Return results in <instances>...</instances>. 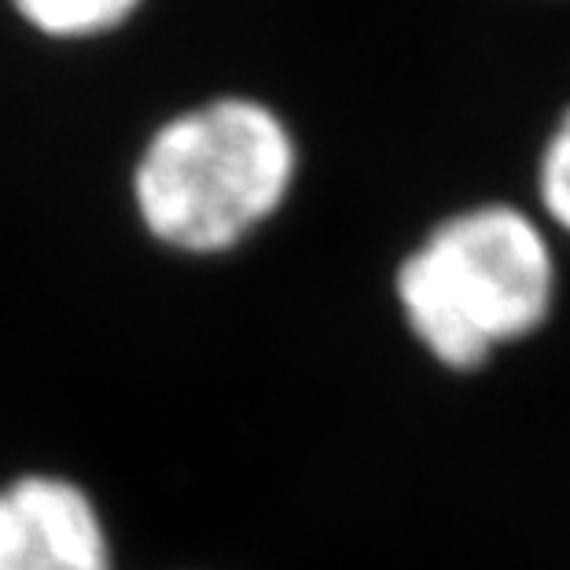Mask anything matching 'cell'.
Listing matches in <instances>:
<instances>
[{"mask_svg":"<svg viewBox=\"0 0 570 570\" xmlns=\"http://www.w3.org/2000/svg\"><path fill=\"white\" fill-rule=\"evenodd\" d=\"M306 151L291 115L250 89L177 104L129 159L132 222L177 258H228L254 244L295 199Z\"/></svg>","mask_w":570,"mask_h":570,"instance_id":"6da1fadb","label":"cell"},{"mask_svg":"<svg viewBox=\"0 0 570 570\" xmlns=\"http://www.w3.org/2000/svg\"><path fill=\"white\" fill-rule=\"evenodd\" d=\"M391 298L412 346L434 368L479 375L556 324L563 244L530 203H460L397 254Z\"/></svg>","mask_w":570,"mask_h":570,"instance_id":"7a4b0ae2","label":"cell"},{"mask_svg":"<svg viewBox=\"0 0 570 570\" xmlns=\"http://www.w3.org/2000/svg\"><path fill=\"white\" fill-rule=\"evenodd\" d=\"M0 570H118V541L92 487L56 468L0 479Z\"/></svg>","mask_w":570,"mask_h":570,"instance_id":"3957f363","label":"cell"},{"mask_svg":"<svg viewBox=\"0 0 570 570\" xmlns=\"http://www.w3.org/2000/svg\"><path fill=\"white\" fill-rule=\"evenodd\" d=\"M33 41L89 48L122 38L144 19L151 0H0Z\"/></svg>","mask_w":570,"mask_h":570,"instance_id":"277c9868","label":"cell"},{"mask_svg":"<svg viewBox=\"0 0 570 570\" xmlns=\"http://www.w3.org/2000/svg\"><path fill=\"white\" fill-rule=\"evenodd\" d=\"M530 206L549 233L570 247V104L541 132L530 169Z\"/></svg>","mask_w":570,"mask_h":570,"instance_id":"5b68a950","label":"cell"},{"mask_svg":"<svg viewBox=\"0 0 570 570\" xmlns=\"http://www.w3.org/2000/svg\"><path fill=\"white\" fill-rule=\"evenodd\" d=\"M188 570H199V567H188Z\"/></svg>","mask_w":570,"mask_h":570,"instance_id":"8992f818","label":"cell"}]
</instances>
